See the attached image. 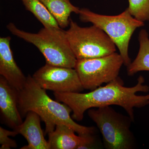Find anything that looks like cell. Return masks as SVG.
<instances>
[{"mask_svg":"<svg viewBox=\"0 0 149 149\" xmlns=\"http://www.w3.org/2000/svg\"><path fill=\"white\" fill-rule=\"evenodd\" d=\"M79 14L81 21L91 22L106 33L118 48L124 64L128 66L131 62L128 54L129 42L133 32L144 26V22L134 18L127 9L115 16L98 14L86 8L80 9Z\"/></svg>","mask_w":149,"mask_h":149,"instance_id":"5b68a950","label":"cell"},{"mask_svg":"<svg viewBox=\"0 0 149 149\" xmlns=\"http://www.w3.org/2000/svg\"><path fill=\"white\" fill-rule=\"evenodd\" d=\"M18 93V107L22 117L26 116L29 111L36 113L45 123V135L53 131L56 125L61 124L72 128L79 136L95 133V127L83 126L75 122L70 116L71 109L65 104L51 99L46 90L41 88L31 75L27 76L24 87Z\"/></svg>","mask_w":149,"mask_h":149,"instance_id":"7a4b0ae2","label":"cell"},{"mask_svg":"<svg viewBox=\"0 0 149 149\" xmlns=\"http://www.w3.org/2000/svg\"><path fill=\"white\" fill-rule=\"evenodd\" d=\"M69 26L66 31L67 37L77 60L101 57L116 52L114 43L95 25L80 27L70 18Z\"/></svg>","mask_w":149,"mask_h":149,"instance_id":"8992f818","label":"cell"},{"mask_svg":"<svg viewBox=\"0 0 149 149\" xmlns=\"http://www.w3.org/2000/svg\"><path fill=\"white\" fill-rule=\"evenodd\" d=\"M127 9L130 14L139 21H149V0H128Z\"/></svg>","mask_w":149,"mask_h":149,"instance_id":"2e32d148","label":"cell"},{"mask_svg":"<svg viewBox=\"0 0 149 149\" xmlns=\"http://www.w3.org/2000/svg\"><path fill=\"white\" fill-rule=\"evenodd\" d=\"M123 64L122 56L115 52L101 57L77 60L74 68L84 89L92 91L117 78Z\"/></svg>","mask_w":149,"mask_h":149,"instance_id":"52a82bcc","label":"cell"},{"mask_svg":"<svg viewBox=\"0 0 149 149\" xmlns=\"http://www.w3.org/2000/svg\"><path fill=\"white\" fill-rule=\"evenodd\" d=\"M45 6L52 15L62 28L69 25L70 15L78 14L80 9L72 5L70 0H40Z\"/></svg>","mask_w":149,"mask_h":149,"instance_id":"4fadbf2b","label":"cell"},{"mask_svg":"<svg viewBox=\"0 0 149 149\" xmlns=\"http://www.w3.org/2000/svg\"><path fill=\"white\" fill-rule=\"evenodd\" d=\"M6 27L13 35L35 46L44 56L47 64L74 68L77 59L70 46L66 31L61 27H44L37 33H33L18 29L12 22Z\"/></svg>","mask_w":149,"mask_h":149,"instance_id":"3957f363","label":"cell"},{"mask_svg":"<svg viewBox=\"0 0 149 149\" xmlns=\"http://www.w3.org/2000/svg\"><path fill=\"white\" fill-rule=\"evenodd\" d=\"M75 133L72 128L68 125L63 124L56 125L55 130L48 134L49 149H80L91 135L77 136Z\"/></svg>","mask_w":149,"mask_h":149,"instance_id":"7c38bea8","label":"cell"},{"mask_svg":"<svg viewBox=\"0 0 149 149\" xmlns=\"http://www.w3.org/2000/svg\"><path fill=\"white\" fill-rule=\"evenodd\" d=\"M32 77L41 88L54 93H81L84 90L77 71L73 68L46 63Z\"/></svg>","mask_w":149,"mask_h":149,"instance_id":"ba28073f","label":"cell"},{"mask_svg":"<svg viewBox=\"0 0 149 149\" xmlns=\"http://www.w3.org/2000/svg\"><path fill=\"white\" fill-rule=\"evenodd\" d=\"M139 37V53L135 59L127 66V74L129 76H133L140 71H149V38L146 30L142 29Z\"/></svg>","mask_w":149,"mask_h":149,"instance_id":"5bb4252c","label":"cell"},{"mask_svg":"<svg viewBox=\"0 0 149 149\" xmlns=\"http://www.w3.org/2000/svg\"><path fill=\"white\" fill-rule=\"evenodd\" d=\"M15 130L10 131L0 127V144L1 145V149H10L16 148L17 144L15 141L10 139L9 136L15 137L18 135Z\"/></svg>","mask_w":149,"mask_h":149,"instance_id":"e0dca14e","label":"cell"},{"mask_svg":"<svg viewBox=\"0 0 149 149\" xmlns=\"http://www.w3.org/2000/svg\"><path fill=\"white\" fill-rule=\"evenodd\" d=\"M27 10L31 12L44 27H60L50 13L40 0H21Z\"/></svg>","mask_w":149,"mask_h":149,"instance_id":"9a60e30c","label":"cell"},{"mask_svg":"<svg viewBox=\"0 0 149 149\" xmlns=\"http://www.w3.org/2000/svg\"><path fill=\"white\" fill-rule=\"evenodd\" d=\"M88 114L101 133L105 148H136V138L130 130L133 122L129 116L120 114L110 106L91 109Z\"/></svg>","mask_w":149,"mask_h":149,"instance_id":"277c9868","label":"cell"},{"mask_svg":"<svg viewBox=\"0 0 149 149\" xmlns=\"http://www.w3.org/2000/svg\"><path fill=\"white\" fill-rule=\"evenodd\" d=\"M142 76L138 78L135 86H124L123 80L118 77L104 86H100L88 93H54L57 101L68 106L72 111L73 120H83L84 113L92 108L117 105L123 108L133 122L135 121V108H141L149 104V95H138L139 92L148 93L149 87L144 85Z\"/></svg>","mask_w":149,"mask_h":149,"instance_id":"6da1fadb","label":"cell"},{"mask_svg":"<svg viewBox=\"0 0 149 149\" xmlns=\"http://www.w3.org/2000/svg\"><path fill=\"white\" fill-rule=\"evenodd\" d=\"M11 37L0 38V74L17 91L24 87L27 77L23 74L14 58L10 47Z\"/></svg>","mask_w":149,"mask_h":149,"instance_id":"30bf717a","label":"cell"},{"mask_svg":"<svg viewBox=\"0 0 149 149\" xmlns=\"http://www.w3.org/2000/svg\"><path fill=\"white\" fill-rule=\"evenodd\" d=\"M41 118L35 112L27 113L25 120L16 129L18 134L22 135L28 144L21 149H49L48 141H46L41 128Z\"/></svg>","mask_w":149,"mask_h":149,"instance_id":"8fae6325","label":"cell"},{"mask_svg":"<svg viewBox=\"0 0 149 149\" xmlns=\"http://www.w3.org/2000/svg\"><path fill=\"white\" fill-rule=\"evenodd\" d=\"M18 91L10 85L4 77H0V112L5 125L15 130L22 121L18 107Z\"/></svg>","mask_w":149,"mask_h":149,"instance_id":"9c48e42d","label":"cell"}]
</instances>
